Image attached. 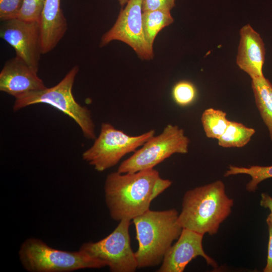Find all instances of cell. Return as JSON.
Instances as JSON below:
<instances>
[{
  "label": "cell",
  "mask_w": 272,
  "mask_h": 272,
  "mask_svg": "<svg viewBox=\"0 0 272 272\" xmlns=\"http://www.w3.org/2000/svg\"><path fill=\"white\" fill-rule=\"evenodd\" d=\"M251 87L257 108L272 141V84L263 76L252 79Z\"/></svg>",
  "instance_id": "15"
},
{
  "label": "cell",
  "mask_w": 272,
  "mask_h": 272,
  "mask_svg": "<svg viewBox=\"0 0 272 272\" xmlns=\"http://www.w3.org/2000/svg\"><path fill=\"white\" fill-rule=\"evenodd\" d=\"M20 262L29 272H70L106 266L82 251H67L53 248L40 239L29 238L19 251Z\"/></svg>",
  "instance_id": "5"
},
{
  "label": "cell",
  "mask_w": 272,
  "mask_h": 272,
  "mask_svg": "<svg viewBox=\"0 0 272 272\" xmlns=\"http://www.w3.org/2000/svg\"><path fill=\"white\" fill-rule=\"evenodd\" d=\"M189 143L182 128L169 124L159 134L152 137L121 162L117 171L132 173L153 169L173 154L187 153Z\"/></svg>",
  "instance_id": "7"
},
{
  "label": "cell",
  "mask_w": 272,
  "mask_h": 272,
  "mask_svg": "<svg viewBox=\"0 0 272 272\" xmlns=\"http://www.w3.org/2000/svg\"><path fill=\"white\" fill-rule=\"evenodd\" d=\"M38 71L17 56L9 59L0 73V91L16 98L46 88Z\"/></svg>",
  "instance_id": "12"
},
{
  "label": "cell",
  "mask_w": 272,
  "mask_h": 272,
  "mask_svg": "<svg viewBox=\"0 0 272 272\" xmlns=\"http://www.w3.org/2000/svg\"><path fill=\"white\" fill-rule=\"evenodd\" d=\"M201 121L206 137L218 140L226 130L230 120L222 110L209 108L201 114Z\"/></svg>",
  "instance_id": "18"
},
{
  "label": "cell",
  "mask_w": 272,
  "mask_h": 272,
  "mask_svg": "<svg viewBox=\"0 0 272 272\" xmlns=\"http://www.w3.org/2000/svg\"><path fill=\"white\" fill-rule=\"evenodd\" d=\"M237 174L249 175L251 180L246 185L245 188L249 192H255L260 182L272 178V165L268 166L252 165L249 167H244L230 165L224 176L228 177Z\"/></svg>",
  "instance_id": "19"
},
{
  "label": "cell",
  "mask_w": 272,
  "mask_h": 272,
  "mask_svg": "<svg viewBox=\"0 0 272 272\" xmlns=\"http://www.w3.org/2000/svg\"><path fill=\"white\" fill-rule=\"evenodd\" d=\"M175 6V0H143V12L154 10L171 11Z\"/></svg>",
  "instance_id": "23"
},
{
  "label": "cell",
  "mask_w": 272,
  "mask_h": 272,
  "mask_svg": "<svg viewBox=\"0 0 272 272\" xmlns=\"http://www.w3.org/2000/svg\"><path fill=\"white\" fill-rule=\"evenodd\" d=\"M255 132L254 128L230 120L226 130L218 140V144L223 148L243 147L250 141Z\"/></svg>",
  "instance_id": "17"
},
{
  "label": "cell",
  "mask_w": 272,
  "mask_h": 272,
  "mask_svg": "<svg viewBox=\"0 0 272 272\" xmlns=\"http://www.w3.org/2000/svg\"><path fill=\"white\" fill-rule=\"evenodd\" d=\"M143 28L145 40L151 50L158 33L174 22L170 11L154 10L143 12Z\"/></svg>",
  "instance_id": "16"
},
{
  "label": "cell",
  "mask_w": 272,
  "mask_h": 272,
  "mask_svg": "<svg viewBox=\"0 0 272 272\" xmlns=\"http://www.w3.org/2000/svg\"><path fill=\"white\" fill-rule=\"evenodd\" d=\"M236 64L251 79L264 76L262 72L265 49L259 34L247 24L240 30Z\"/></svg>",
  "instance_id": "13"
},
{
  "label": "cell",
  "mask_w": 272,
  "mask_h": 272,
  "mask_svg": "<svg viewBox=\"0 0 272 272\" xmlns=\"http://www.w3.org/2000/svg\"><path fill=\"white\" fill-rule=\"evenodd\" d=\"M46 0H24L18 18L29 21H39Z\"/></svg>",
  "instance_id": "21"
},
{
  "label": "cell",
  "mask_w": 272,
  "mask_h": 272,
  "mask_svg": "<svg viewBox=\"0 0 272 272\" xmlns=\"http://www.w3.org/2000/svg\"><path fill=\"white\" fill-rule=\"evenodd\" d=\"M154 129L133 136L102 123L99 135L93 145L82 154L83 159L95 170L102 172L116 165L126 154L134 152L155 135Z\"/></svg>",
  "instance_id": "6"
},
{
  "label": "cell",
  "mask_w": 272,
  "mask_h": 272,
  "mask_svg": "<svg viewBox=\"0 0 272 272\" xmlns=\"http://www.w3.org/2000/svg\"><path fill=\"white\" fill-rule=\"evenodd\" d=\"M204 235L183 228L177 241L166 252L158 272H182L187 265L197 256L203 257L207 264L214 268L217 262L204 251Z\"/></svg>",
  "instance_id": "11"
},
{
  "label": "cell",
  "mask_w": 272,
  "mask_h": 272,
  "mask_svg": "<svg viewBox=\"0 0 272 272\" xmlns=\"http://www.w3.org/2000/svg\"><path fill=\"white\" fill-rule=\"evenodd\" d=\"M266 222L267 224H269V225H272V214H271L270 213L268 215V216H267L266 219Z\"/></svg>",
  "instance_id": "26"
},
{
  "label": "cell",
  "mask_w": 272,
  "mask_h": 272,
  "mask_svg": "<svg viewBox=\"0 0 272 272\" xmlns=\"http://www.w3.org/2000/svg\"><path fill=\"white\" fill-rule=\"evenodd\" d=\"M121 7H124L127 3L128 0H117Z\"/></svg>",
  "instance_id": "27"
},
{
  "label": "cell",
  "mask_w": 272,
  "mask_h": 272,
  "mask_svg": "<svg viewBox=\"0 0 272 272\" xmlns=\"http://www.w3.org/2000/svg\"><path fill=\"white\" fill-rule=\"evenodd\" d=\"M0 36L15 49L16 56L38 71L42 52L39 21L15 18L2 21Z\"/></svg>",
  "instance_id": "10"
},
{
  "label": "cell",
  "mask_w": 272,
  "mask_h": 272,
  "mask_svg": "<svg viewBox=\"0 0 272 272\" xmlns=\"http://www.w3.org/2000/svg\"><path fill=\"white\" fill-rule=\"evenodd\" d=\"M233 205L223 182L217 180L184 193L178 221L182 228L203 235H215L231 214Z\"/></svg>",
  "instance_id": "2"
},
{
  "label": "cell",
  "mask_w": 272,
  "mask_h": 272,
  "mask_svg": "<svg viewBox=\"0 0 272 272\" xmlns=\"http://www.w3.org/2000/svg\"><path fill=\"white\" fill-rule=\"evenodd\" d=\"M24 0H0V20L4 21L18 18Z\"/></svg>",
  "instance_id": "22"
},
{
  "label": "cell",
  "mask_w": 272,
  "mask_h": 272,
  "mask_svg": "<svg viewBox=\"0 0 272 272\" xmlns=\"http://www.w3.org/2000/svg\"><path fill=\"white\" fill-rule=\"evenodd\" d=\"M142 2L128 0L120 10L113 26L103 35L100 47L118 40L129 46L140 58L147 60L153 58V51L149 48L143 32Z\"/></svg>",
  "instance_id": "9"
},
{
  "label": "cell",
  "mask_w": 272,
  "mask_h": 272,
  "mask_svg": "<svg viewBox=\"0 0 272 272\" xmlns=\"http://www.w3.org/2000/svg\"><path fill=\"white\" fill-rule=\"evenodd\" d=\"M172 95L176 104L185 106L189 105L194 100L196 96V90L192 83L187 81H181L173 86Z\"/></svg>",
  "instance_id": "20"
},
{
  "label": "cell",
  "mask_w": 272,
  "mask_h": 272,
  "mask_svg": "<svg viewBox=\"0 0 272 272\" xmlns=\"http://www.w3.org/2000/svg\"><path fill=\"white\" fill-rule=\"evenodd\" d=\"M79 70V66L75 65L54 86L30 92L15 98L14 111H17L33 104H48L75 121L86 138L95 140L96 138L95 126L91 111L79 104L72 93L73 86Z\"/></svg>",
  "instance_id": "4"
},
{
  "label": "cell",
  "mask_w": 272,
  "mask_h": 272,
  "mask_svg": "<svg viewBox=\"0 0 272 272\" xmlns=\"http://www.w3.org/2000/svg\"><path fill=\"white\" fill-rule=\"evenodd\" d=\"M42 54L52 51L63 38L67 22L60 0H46L39 20Z\"/></svg>",
  "instance_id": "14"
},
{
  "label": "cell",
  "mask_w": 272,
  "mask_h": 272,
  "mask_svg": "<svg viewBox=\"0 0 272 272\" xmlns=\"http://www.w3.org/2000/svg\"><path fill=\"white\" fill-rule=\"evenodd\" d=\"M268 230V242L266 263L263 272H272V225L267 224Z\"/></svg>",
  "instance_id": "24"
},
{
  "label": "cell",
  "mask_w": 272,
  "mask_h": 272,
  "mask_svg": "<svg viewBox=\"0 0 272 272\" xmlns=\"http://www.w3.org/2000/svg\"><path fill=\"white\" fill-rule=\"evenodd\" d=\"M172 182L149 169L132 173L109 174L104 183L105 202L114 220H132L150 210L151 202Z\"/></svg>",
  "instance_id": "1"
},
{
  "label": "cell",
  "mask_w": 272,
  "mask_h": 272,
  "mask_svg": "<svg viewBox=\"0 0 272 272\" xmlns=\"http://www.w3.org/2000/svg\"><path fill=\"white\" fill-rule=\"evenodd\" d=\"M130 220H122L107 236L84 243L79 250L104 262L112 272H133L138 265L129 233Z\"/></svg>",
  "instance_id": "8"
},
{
  "label": "cell",
  "mask_w": 272,
  "mask_h": 272,
  "mask_svg": "<svg viewBox=\"0 0 272 272\" xmlns=\"http://www.w3.org/2000/svg\"><path fill=\"white\" fill-rule=\"evenodd\" d=\"M260 205L262 207L268 209L272 214V197L266 192L260 194Z\"/></svg>",
  "instance_id": "25"
},
{
  "label": "cell",
  "mask_w": 272,
  "mask_h": 272,
  "mask_svg": "<svg viewBox=\"0 0 272 272\" xmlns=\"http://www.w3.org/2000/svg\"><path fill=\"white\" fill-rule=\"evenodd\" d=\"M175 209L163 211L149 210L132 221L135 228L139 246L134 252L138 268L161 264L164 257L182 228Z\"/></svg>",
  "instance_id": "3"
}]
</instances>
